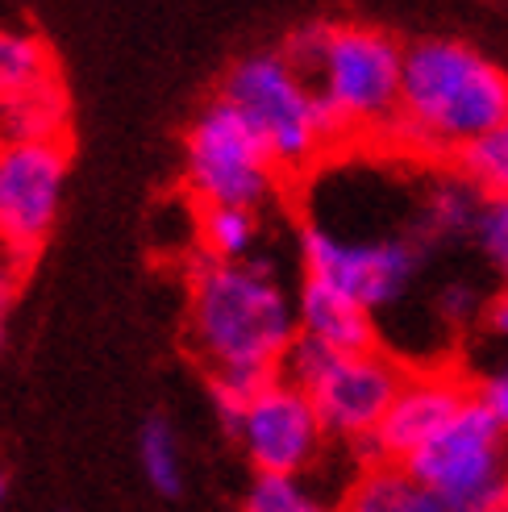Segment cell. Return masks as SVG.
<instances>
[{
    "label": "cell",
    "instance_id": "6da1fadb",
    "mask_svg": "<svg viewBox=\"0 0 508 512\" xmlns=\"http://www.w3.org/2000/svg\"><path fill=\"white\" fill-rule=\"evenodd\" d=\"M296 334V300L275 279L271 259L250 254L246 263H217L196 254L188 263V346L209 375L279 379Z\"/></svg>",
    "mask_w": 508,
    "mask_h": 512
},
{
    "label": "cell",
    "instance_id": "7a4b0ae2",
    "mask_svg": "<svg viewBox=\"0 0 508 512\" xmlns=\"http://www.w3.org/2000/svg\"><path fill=\"white\" fill-rule=\"evenodd\" d=\"M508 121V75L467 42L425 38L404 46L400 113L388 134L454 159L467 142Z\"/></svg>",
    "mask_w": 508,
    "mask_h": 512
},
{
    "label": "cell",
    "instance_id": "3957f363",
    "mask_svg": "<svg viewBox=\"0 0 508 512\" xmlns=\"http://www.w3.org/2000/svg\"><path fill=\"white\" fill-rule=\"evenodd\" d=\"M304 84L325 96L354 134H388L400 113L404 46L375 25H304L279 50Z\"/></svg>",
    "mask_w": 508,
    "mask_h": 512
},
{
    "label": "cell",
    "instance_id": "277c9868",
    "mask_svg": "<svg viewBox=\"0 0 508 512\" xmlns=\"http://www.w3.org/2000/svg\"><path fill=\"white\" fill-rule=\"evenodd\" d=\"M221 100L242 113V121L259 134L279 171L313 167L321 146H329L321 130L317 92L275 50L234 63L221 84Z\"/></svg>",
    "mask_w": 508,
    "mask_h": 512
},
{
    "label": "cell",
    "instance_id": "5b68a950",
    "mask_svg": "<svg viewBox=\"0 0 508 512\" xmlns=\"http://www.w3.org/2000/svg\"><path fill=\"white\" fill-rule=\"evenodd\" d=\"M279 167L234 105L217 96L184 134V184L200 209L259 213L275 192Z\"/></svg>",
    "mask_w": 508,
    "mask_h": 512
},
{
    "label": "cell",
    "instance_id": "8992f818",
    "mask_svg": "<svg viewBox=\"0 0 508 512\" xmlns=\"http://www.w3.org/2000/svg\"><path fill=\"white\" fill-rule=\"evenodd\" d=\"M71 171L67 142H5L0 146V254L25 275L46 250L63 209Z\"/></svg>",
    "mask_w": 508,
    "mask_h": 512
},
{
    "label": "cell",
    "instance_id": "52a82bcc",
    "mask_svg": "<svg viewBox=\"0 0 508 512\" xmlns=\"http://www.w3.org/2000/svg\"><path fill=\"white\" fill-rule=\"evenodd\" d=\"M425 254H429V246L417 234H388V238H371V242H350L317 221H309L300 229L304 275L342 288L346 296H354L371 313L392 309V304L413 288Z\"/></svg>",
    "mask_w": 508,
    "mask_h": 512
},
{
    "label": "cell",
    "instance_id": "ba28073f",
    "mask_svg": "<svg viewBox=\"0 0 508 512\" xmlns=\"http://www.w3.org/2000/svg\"><path fill=\"white\" fill-rule=\"evenodd\" d=\"M404 475L434 504H454L508 475V433L475 392L413 458H404Z\"/></svg>",
    "mask_w": 508,
    "mask_h": 512
},
{
    "label": "cell",
    "instance_id": "9c48e42d",
    "mask_svg": "<svg viewBox=\"0 0 508 512\" xmlns=\"http://www.w3.org/2000/svg\"><path fill=\"white\" fill-rule=\"evenodd\" d=\"M404 379H409V371L384 350L338 354L309 392L325 438L334 433V438L359 442L367 433H375L384 413L392 408L396 392L404 388Z\"/></svg>",
    "mask_w": 508,
    "mask_h": 512
},
{
    "label": "cell",
    "instance_id": "30bf717a",
    "mask_svg": "<svg viewBox=\"0 0 508 512\" xmlns=\"http://www.w3.org/2000/svg\"><path fill=\"white\" fill-rule=\"evenodd\" d=\"M475 396V383L450 375V371H425L404 379L392 408L384 413L375 433L354 442V454L363 458V467H404V458H413L434 433L459 413V408Z\"/></svg>",
    "mask_w": 508,
    "mask_h": 512
},
{
    "label": "cell",
    "instance_id": "8fae6325",
    "mask_svg": "<svg viewBox=\"0 0 508 512\" xmlns=\"http://www.w3.org/2000/svg\"><path fill=\"white\" fill-rule=\"evenodd\" d=\"M238 442L259 475H300L317 458L325 429L313 400L292 383L275 379L250 400Z\"/></svg>",
    "mask_w": 508,
    "mask_h": 512
},
{
    "label": "cell",
    "instance_id": "7c38bea8",
    "mask_svg": "<svg viewBox=\"0 0 508 512\" xmlns=\"http://www.w3.org/2000/svg\"><path fill=\"white\" fill-rule=\"evenodd\" d=\"M296 329L317 338L325 350L334 354H371L379 350V329L375 313L363 309L354 296L342 288L325 284V279L304 275V284L296 292Z\"/></svg>",
    "mask_w": 508,
    "mask_h": 512
},
{
    "label": "cell",
    "instance_id": "4fadbf2b",
    "mask_svg": "<svg viewBox=\"0 0 508 512\" xmlns=\"http://www.w3.org/2000/svg\"><path fill=\"white\" fill-rule=\"evenodd\" d=\"M71 134V96L63 75L0 100V146L5 142H67Z\"/></svg>",
    "mask_w": 508,
    "mask_h": 512
},
{
    "label": "cell",
    "instance_id": "5bb4252c",
    "mask_svg": "<svg viewBox=\"0 0 508 512\" xmlns=\"http://www.w3.org/2000/svg\"><path fill=\"white\" fill-rule=\"evenodd\" d=\"M479 209H484V196H479L459 171L438 175L425 192L421 217H417V238L434 250L442 242H459L475 234Z\"/></svg>",
    "mask_w": 508,
    "mask_h": 512
},
{
    "label": "cell",
    "instance_id": "9a60e30c",
    "mask_svg": "<svg viewBox=\"0 0 508 512\" xmlns=\"http://www.w3.org/2000/svg\"><path fill=\"white\" fill-rule=\"evenodd\" d=\"M50 75H59L55 50L34 30H17V25H0V100L34 88Z\"/></svg>",
    "mask_w": 508,
    "mask_h": 512
},
{
    "label": "cell",
    "instance_id": "2e32d148",
    "mask_svg": "<svg viewBox=\"0 0 508 512\" xmlns=\"http://www.w3.org/2000/svg\"><path fill=\"white\" fill-rule=\"evenodd\" d=\"M346 512H438L425 488L404 475V467H371L346 492Z\"/></svg>",
    "mask_w": 508,
    "mask_h": 512
},
{
    "label": "cell",
    "instance_id": "e0dca14e",
    "mask_svg": "<svg viewBox=\"0 0 508 512\" xmlns=\"http://www.w3.org/2000/svg\"><path fill=\"white\" fill-rule=\"evenodd\" d=\"M200 254L217 263H246L259 246V213L250 209H196Z\"/></svg>",
    "mask_w": 508,
    "mask_h": 512
},
{
    "label": "cell",
    "instance_id": "ac0fdd59",
    "mask_svg": "<svg viewBox=\"0 0 508 512\" xmlns=\"http://www.w3.org/2000/svg\"><path fill=\"white\" fill-rule=\"evenodd\" d=\"M450 163L484 200H508V121L467 142Z\"/></svg>",
    "mask_w": 508,
    "mask_h": 512
},
{
    "label": "cell",
    "instance_id": "d6986e66",
    "mask_svg": "<svg viewBox=\"0 0 508 512\" xmlns=\"http://www.w3.org/2000/svg\"><path fill=\"white\" fill-rule=\"evenodd\" d=\"M138 463L159 496H180L184 492V463H180V442L167 425V417H146L138 433Z\"/></svg>",
    "mask_w": 508,
    "mask_h": 512
},
{
    "label": "cell",
    "instance_id": "ffe728a7",
    "mask_svg": "<svg viewBox=\"0 0 508 512\" xmlns=\"http://www.w3.org/2000/svg\"><path fill=\"white\" fill-rule=\"evenodd\" d=\"M242 508L246 512H313L317 500L300 488L296 475H254Z\"/></svg>",
    "mask_w": 508,
    "mask_h": 512
},
{
    "label": "cell",
    "instance_id": "44dd1931",
    "mask_svg": "<svg viewBox=\"0 0 508 512\" xmlns=\"http://www.w3.org/2000/svg\"><path fill=\"white\" fill-rule=\"evenodd\" d=\"M334 350H325L317 338H309V334H296V342L288 346V354H284V363H279V379L284 383H292V388H300L304 396L313 392V383L329 371V363H334Z\"/></svg>",
    "mask_w": 508,
    "mask_h": 512
},
{
    "label": "cell",
    "instance_id": "7402d4cb",
    "mask_svg": "<svg viewBox=\"0 0 508 512\" xmlns=\"http://www.w3.org/2000/svg\"><path fill=\"white\" fill-rule=\"evenodd\" d=\"M471 238L479 242L484 259L492 263V271L504 279V288H508V200H484Z\"/></svg>",
    "mask_w": 508,
    "mask_h": 512
},
{
    "label": "cell",
    "instance_id": "603a6c76",
    "mask_svg": "<svg viewBox=\"0 0 508 512\" xmlns=\"http://www.w3.org/2000/svg\"><path fill=\"white\" fill-rule=\"evenodd\" d=\"M438 317L454 329H463L471 321L484 317V300H479V292L471 284H463V279H454V284H446L438 292Z\"/></svg>",
    "mask_w": 508,
    "mask_h": 512
},
{
    "label": "cell",
    "instance_id": "cb8c5ba5",
    "mask_svg": "<svg viewBox=\"0 0 508 512\" xmlns=\"http://www.w3.org/2000/svg\"><path fill=\"white\" fill-rule=\"evenodd\" d=\"M438 512H508V475H500L488 488H479L454 504H434Z\"/></svg>",
    "mask_w": 508,
    "mask_h": 512
},
{
    "label": "cell",
    "instance_id": "d4e9b609",
    "mask_svg": "<svg viewBox=\"0 0 508 512\" xmlns=\"http://www.w3.org/2000/svg\"><path fill=\"white\" fill-rule=\"evenodd\" d=\"M475 392H479V400L492 408L496 421H500L504 433H508V363H504L496 375H488L484 383H475Z\"/></svg>",
    "mask_w": 508,
    "mask_h": 512
},
{
    "label": "cell",
    "instance_id": "484cf974",
    "mask_svg": "<svg viewBox=\"0 0 508 512\" xmlns=\"http://www.w3.org/2000/svg\"><path fill=\"white\" fill-rule=\"evenodd\" d=\"M21 279H25V271H21L13 259H5V254H0V321L9 317L13 300H17V288H21Z\"/></svg>",
    "mask_w": 508,
    "mask_h": 512
},
{
    "label": "cell",
    "instance_id": "4316f807",
    "mask_svg": "<svg viewBox=\"0 0 508 512\" xmlns=\"http://www.w3.org/2000/svg\"><path fill=\"white\" fill-rule=\"evenodd\" d=\"M484 325H488V334L508 342V288H500L492 300H484Z\"/></svg>",
    "mask_w": 508,
    "mask_h": 512
},
{
    "label": "cell",
    "instance_id": "83f0119b",
    "mask_svg": "<svg viewBox=\"0 0 508 512\" xmlns=\"http://www.w3.org/2000/svg\"><path fill=\"white\" fill-rule=\"evenodd\" d=\"M0 346H5V321H0Z\"/></svg>",
    "mask_w": 508,
    "mask_h": 512
},
{
    "label": "cell",
    "instance_id": "f1b7e54d",
    "mask_svg": "<svg viewBox=\"0 0 508 512\" xmlns=\"http://www.w3.org/2000/svg\"><path fill=\"white\" fill-rule=\"evenodd\" d=\"M0 500H5V475H0Z\"/></svg>",
    "mask_w": 508,
    "mask_h": 512
},
{
    "label": "cell",
    "instance_id": "f546056e",
    "mask_svg": "<svg viewBox=\"0 0 508 512\" xmlns=\"http://www.w3.org/2000/svg\"><path fill=\"white\" fill-rule=\"evenodd\" d=\"M313 512H329V508H321V504H317V508H313Z\"/></svg>",
    "mask_w": 508,
    "mask_h": 512
}]
</instances>
